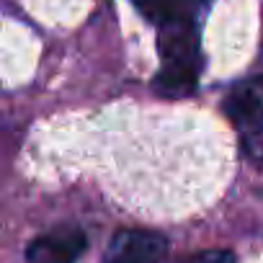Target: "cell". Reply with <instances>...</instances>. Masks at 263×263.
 Listing matches in <instances>:
<instances>
[{"label": "cell", "mask_w": 263, "mask_h": 263, "mask_svg": "<svg viewBox=\"0 0 263 263\" xmlns=\"http://www.w3.org/2000/svg\"><path fill=\"white\" fill-rule=\"evenodd\" d=\"M168 255V237L153 230H119L101 263H160Z\"/></svg>", "instance_id": "obj_2"}, {"label": "cell", "mask_w": 263, "mask_h": 263, "mask_svg": "<svg viewBox=\"0 0 263 263\" xmlns=\"http://www.w3.org/2000/svg\"><path fill=\"white\" fill-rule=\"evenodd\" d=\"M248 147H250V153L263 163V129H258V132H253V135H248Z\"/></svg>", "instance_id": "obj_7"}, {"label": "cell", "mask_w": 263, "mask_h": 263, "mask_svg": "<svg viewBox=\"0 0 263 263\" xmlns=\"http://www.w3.org/2000/svg\"><path fill=\"white\" fill-rule=\"evenodd\" d=\"M224 114L248 135L263 129V90L255 80L240 83L224 98Z\"/></svg>", "instance_id": "obj_4"}, {"label": "cell", "mask_w": 263, "mask_h": 263, "mask_svg": "<svg viewBox=\"0 0 263 263\" xmlns=\"http://www.w3.org/2000/svg\"><path fill=\"white\" fill-rule=\"evenodd\" d=\"M160 70L153 80V88L163 98H186L196 90L201 72V49L199 29L194 18H181L160 26L158 34Z\"/></svg>", "instance_id": "obj_1"}, {"label": "cell", "mask_w": 263, "mask_h": 263, "mask_svg": "<svg viewBox=\"0 0 263 263\" xmlns=\"http://www.w3.org/2000/svg\"><path fill=\"white\" fill-rule=\"evenodd\" d=\"M85 232L78 227H57L39 235L26 248L29 263H75L85 250Z\"/></svg>", "instance_id": "obj_3"}, {"label": "cell", "mask_w": 263, "mask_h": 263, "mask_svg": "<svg viewBox=\"0 0 263 263\" xmlns=\"http://www.w3.org/2000/svg\"><path fill=\"white\" fill-rule=\"evenodd\" d=\"M137 6V11L163 26V24H171V21H181V18H194L196 11L201 8V0H132Z\"/></svg>", "instance_id": "obj_5"}, {"label": "cell", "mask_w": 263, "mask_h": 263, "mask_svg": "<svg viewBox=\"0 0 263 263\" xmlns=\"http://www.w3.org/2000/svg\"><path fill=\"white\" fill-rule=\"evenodd\" d=\"M176 263H237V260H235V255H232L230 250L214 248V250H201V253L186 255V258H181V260H176Z\"/></svg>", "instance_id": "obj_6"}, {"label": "cell", "mask_w": 263, "mask_h": 263, "mask_svg": "<svg viewBox=\"0 0 263 263\" xmlns=\"http://www.w3.org/2000/svg\"><path fill=\"white\" fill-rule=\"evenodd\" d=\"M253 80H255V83L260 85V90H263V75H258V78H253Z\"/></svg>", "instance_id": "obj_8"}]
</instances>
